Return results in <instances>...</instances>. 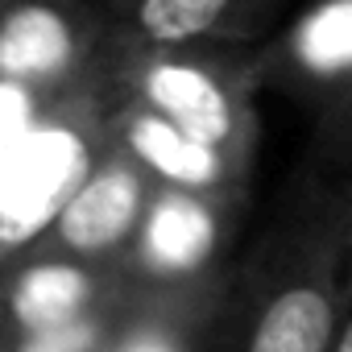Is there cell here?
Segmentation results:
<instances>
[{
    "mask_svg": "<svg viewBox=\"0 0 352 352\" xmlns=\"http://www.w3.org/2000/svg\"><path fill=\"white\" fill-rule=\"evenodd\" d=\"M352 307V174L307 166L228 270L220 352H336Z\"/></svg>",
    "mask_w": 352,
    "mask_h": 352,
    "instance_id": "6da1fadb",
    "label": "cell"
},
{
    "mask_svg": "<svg viewBox=\"0 0 352 352\" xmlns=\"http://www.w3.org/2000/svg\"><path fill=\"white\" fill-rule=\"evenodd\" d=\"M257 46H149L112 30L87 83L71 96L75 124L96 129L104 108L137 104L174 120L191 137L257 162Z\"/></svg>",
    "mask_w": 352,
    "mask_h": 352,
    "instance_id": "7a4b0ae2",
    "label": "cell"
},
{
    "mask_svg": "<svg viewBox=\"0 0 352 352\" xmlns=\"http://www.w3.org/2000/svg\"><path fill=\"white\" fill-rule=\"evenodd\" d=\"M157 179L116 141L100 137L83 174L63 191L21 257H63L83 265H124L149 212Z\"/></svg>",
    "mask_w": 352,
    "mask_h": 352,
    "instance_id": "3957f363",
    "label": "cell"
},
{
    "mask_svg": "<svg viewBox=\"0 0 352 352\" xmlns=\"http://www.w3.org/2000/svg\"><path fill=\"white\" fill-rule=\"evenodd\" d=\"M108 34L112 13L91 0H0V83L75 96Z\"/></svg>",
    "mask_w": 352,
    "mask_h": 352,
    "instance_id": "277c9868",
    "label": "cell"
},
{
    "mask_svg": "<svg viewBox=\"0 0 352 352\" xmlns=\"http://www.w3.org/2000/svg\"><path fill=\"white\" fill-rule=\"evenodd\" d=\"M245 204L249 195H199L157 183L137 241L124 253V274L141 286H195L224 278L232 270L224 257Z\"/></svg>",
    "mask_w": 352,
    "mask_h": 352,
    "instance_id": "5b68a950",
    "label": "cell"
},
{
    "mask_svg": "<svg viewBox=\"0 0 352 352\" xmlns=\"http://www.w3.org/2000/svg\"><path fill=\"white\" fill-rule=\"evenodd\" d=\"M100 137L116 141L129 149L162 187H179V191H199V195H249L253 183V166L249 157L212 145L204 137H191L174 120L137 108V104H116L96 116Z\"/></svg>",
    "mask_w": 352,
    "mask_h": 352,
    "instance_id": "8992f818",
    "label": "cell"
},
{
    "mask_svg": "<svg viewBox=\"0 0 352 352\" xmlns=\"http://www.w3.org/2000/svg\"><path fill=\"white\" fill-rule=\"evenodd\" d=\"M261 87L282 91L311 116L352 79V0H311L257 46Z\"/></svg>",
    "mask_w": 352,
    "mask_h": 352,
    "instance_id": "52a82bcc",
    "label": "cell"
},
{
    "mask_svg": "<svg viewBox=\"0 0 352 352\" xmlns=\"http://www.w3.org/2000/svg\"><path fill=\"white\" fill-rule=\"evenodd\" d=\"M5 286V319L9 336L46 331L96 315L124 298L137 282L124 265H83L63 257H21L17 270L0 282Z\"/></svg>",
    "mask_w": 352,
    "mask_h": 352,
    "instance_id": "ba28073f",
    "label": "cell"
},
{
    "mask_svg": "<svg viewBox=\"0 0 352 352\" xmlns=\"http://www.w3.org/2000/svg\"><path fill=\"white\" fill-rule=\"evenodd\" d=\"M286 0H133L112 30L149 46H257Z\"/></svg>",
    "mask_w": 352,
    "mask_h": 352,
    "instance_id": "9c48e42d",
    "label": "cell"
},
{
    "mask_svg": "<svg viewBox=\"0 0 352 352\" xmlns=\"http://www.w3.org/2000/svg\"><path fill=\"white\" fill-rule=\"evenodd\" d=\"M224 286L228 274L195 286L137 282V294L116 319L104 352H204L208 340H216Z\"/></svg>",
    "mask_w": 352,
    "mask_h": 352,
    "instance_id": "30bf717a",
    "label": "cell"
},
{
    "mask_svg": "<svg viewBox=\"0 0 352 352\" xmlns=\"http://www.w3.org/2000/svg\"><path fill=\"white\" fill-rule=\"evenodd\" d=\"M311 166L323 170H352V79L315 112V141Z\"/></svg>",
    "mask_w": 352,
    "mask_h": 352,
    "instance_id": "8fae6325",
    "label": "cell"
},
{
    "mask_svg": "<svg viewBox=\"0 0 352 352\" xmlns=\"http://www.w3.org/2000/svg\"><path fill=\"white\" fill-rule=\"evenodd\" d=\"M336 352H352V307L344 315V327H340V340H336Z\"/></svg>",
    "mask_w": 352,
    "mask_h": 352,
    "instance_id": "7c38bea8",
    "label": "cell"
},
{
    "mask_svg": "<svg viewBox=\"0 0 352 352\" xmlns=\"http://www.w3.org/2000/svg\"><path fill=\"white\" fill-rule=\"evenodd\" d=\"M5 336H9V319H5V286H0V352L9 348V344H5Z\"/></svg>",
    "mask_w": 352,
    "mask_h": 352,
    "instance_id": "4fadbf2b",
    "label": "cell"
},
{
    "mask_svg": "<svg viewBox=\"0 0 352 352\" xmlns=\"http://www.w3.org/2000/svg\"><path fill=\"white\" fill-rule=\"evenodd\" d=\"M96 5H104V9H108L112 17H120V13H124V9L133 5V0H96Z\"/></svg>",
    "mask_w": 352,
    "mask_h": 352,
    "instance_id": "5bb4252c",
    "label": "cell"
}]
</instances>
